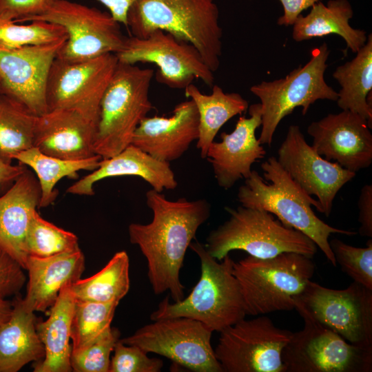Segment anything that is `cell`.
Here are the masks:
<instances>
[{
  "instance_id": "6da1fadb",
  "label": "cell",
  "mask_w": 372,
  "mask_h": 372,
  "mask_svg": "<svg viewBox=\"0 0 372 372\" xmlns=\"http://www.w3.org/2000/svg\"><path fill=\"white\" fill-rule=\"evenodd\" d=\"M146 204L153 214L147 224L131 223L130 241L138 246L147 263V276L156 295L168 291L174 302L184 298L180 279L185 256L198 228L210 216L205 199L169 200L161 192H146Z\"/></svg>"
},
{
  "instance_id": "7a4b0ae2",
  "label": "cell",
  "mask_w": 372,
  "mask_h": 372,
  "mask_svg": "<svg viewBox=\"0 0 372 372\" xmlns=\"http://www.w3.org/2000/svg\"><path fill=\"white\" fill-rule=\"evenodd\" d=\"M262 177L252 170L239 187L237 198L241 205L267 211L285 226L300 231L322 251L331 264L337 265L329 246L331 234L354 236L355 231L340 229L325 223L313 211H320V205L301 189L274 156L261 164Z\"/></svg>"
},
{
  "instance_id": "3957f363",
  "label": "cell",
  "mask_w": 372,
  "mask_h": 372,
  "mask_svg": "<svg viewBox=\"0 0 372 372\" xmlns=\"http://www.w3.org/2000/svg\"><path fill=\"white\" fill-rule=\"evenodd\" d=\"M218 17L214 0H138L128 10L127 28L134 37L161 30L192 45L214 72L222 54Z\"/></svg>"
},
{
  "instance_id": "277c9868",
  "label": "cell",
  "mask_w": 372,
  "mask_h": 372,
  "mask_svg": "<svg viewBox=\"0 0 372 372\" xmlns=\"http://www.w3.org/2000/svg\"><path fill=\"white\" fill-rule=\"evenodd\" d=\"M189 247L198 256L201 273L191 293L178 302L166 297L152 313V320L184 317L203 324L211 331L220 332L245 318L239 284L233 273L234 260L227 255L221 261L212 257L205 245L194 242Z\"/></svg>"
},
{
  "instance_id": "5b68a950",
  "label": "cell",
  "mask_w": 372,
  "mask_h": 372,
  "mask_svg": "<svg viewBox=\"0 0 372 372\" xmlns=\"http://www.w3.org/2000/svg\"><path fill=\"white\" fill-rule=\"evenodd\" d=\"M312 258L284 252L268 258L251 256L234 262L233 273L240 286L246 315L258 316L295 309L315 272Z\"/></svg>"
},
{
  "instance_id": "8992f818",
  "label": "cell",
  "mask_w": 372,
  "mask_h": 372,
  "mask_svg": "<svg viewBox=\"0 0 372 372\" xmlns=\"http://www.w3.org/2000/svg\"><path fill=\"white\" fill-rule=\"evenodd\" d=\"M229 218L212 230L205 249L218 261L231 251L242 250L249 256L268 258L284 252H296L313 258L316 245L298 230L285 226L267 211L239 206L225 207Z\"/></svg>"
},
{
  "instance_id": "52a82bcc",
  "label": "cell",
  "mask_w": 372,
  "mask_h": 372,
  "mask_svg": "<svg viewBox=\"0 0 372 372\" xmlns=\"http://www.w3.org/2000/svg\"><path fill=\"white\" fill-rule=\"evenodd\" d=\"M154 74L152 69L118 62L100 104L94 150L102 159L132 144L139 123L153 109L149 88Z\"/></svg>"
},
{
  "instance_id": "ba28073f",
  "label": "cell",
  "mask_w": 372,
  "mask_h": 372,
  "mask_svg": "<svg viewBox=\"0 0 372 372\" xmlns=\"http://www.w3.org/2000/svg\"><path fill=\"white\" fill-rule=\"evenodd\" d=\"M329 53L324 43L312 50L311 59L304 65L294 69L285 78L263 81L250 87L260 101L262 130L258 140L261 145H271L278 124L295 108L301 107L305 115L318 100L337 101L338 92L324 79Z\"/></svg>"
},
{
  "instance_id": "9c48e42d",
  "label": "cell",
  "mask_w": 372,
  "mask_h": 372,
  "mask_svg": "<svg viewBox=\"0 0 372 372\" xmlns=\"http://www.w3.org/2000/svg\"><path fill=\"white\" fill-rule=\"evenodd\" d=\"M304 327L293 333L282 359L285 372H369L372 351L353 345L316 320L296 300Z\"/></svg>"
},
{
  "instance_id": "30bf717a",
  "label": "cell",
  "mask_w": 372,
  "mask_h": 372,
  "mask_svg": "<svg viewBox=\"0 0 372 372\" xmlns=\"http://www.w3.org/2000/svg\"><path fill=\"white\" fill-rule=\"evenodd\" d=\"M45 21L62 26L67 39L57 58L81 61L106 54H116L127 39L110 12L68 0H54L41 14L28 20Z\"/></svg>"
},
{
  "instance_id": "8fae6325",
  "label": "cell",
  "mask_w": 372,
  "mask_h": 372,
  "mask_svg": "<svg viewBox=\"0 0 372 372\" xmlns=\"http://www.w3.org/2000/svg\"><path fill=\"white\" fill-rule=\"evenodd\" d=\"M292 333L265 316L243 318L220 332L215 356L223 372H285L282 354Z\"/></svg>"
},
{
  "instance_id": "7c38bea8",
  "label": "cell",
  "mask_w": 372,
  "mask_h": 372,
  "mask_svg": "<svg viewBox=\"0 0 372 372\" xmlns=\"http://www.w3.org/2000/svg\"><path fill=\"white\" fill-rule=\"evenodd\" d=\"M212 333L199 321L177 317L154 320L120 340L192 371L223 372L211 344Z\"/></svg>"
},
{
  "instance_id": "4fadbf2b",
  "label": "cell",
  "mask_w": 372,
  "mask_h": 372,
  "mask_svg": "<svg viewBox=\"0 0 372 372\" xmlns=\"http://www.w3.org/2000/svg\"><path fill=\"white\" fill-rule=\"evenodd\" d=\"M296 300L346 341L372 351V290L355 282L333 289L310 280Z\"/></svg>"
},
{
  "instance_id": "5bb4252c",
  "label": "cell",
  "mask_w": 372,
  "mask_h": 372,
  "mask_svg": "<svg viewBox=\"0 0 372 372\" xmlns=\"http://www.w3.org/2000/svg\"><path fill=\"white\" fill-rule=\"evenodd\" d=\"M118 62L115 54L74 62L56 57L46 84L48 111L76 110L98 123L101 101Z\"/></svg>"
},
{
  "instance_id": "9a60e30c",
  "label": "cell",
  "mask_w": 372,
  "mask_h": 372,
  "mask_svg": "<svg viewBox=\"0 0 372 372\" xmlns=\"http://www.w3.org/2000/svg\"><path fill=\"white\" fill-rule=\"evenodd\" d=\"M116 56L122 63L156 65L157 81L171 88L185 89L195 79L210 87L214 85V72L198 51L192 45L161 30H155L145 38L127 37Z\"/></svg>"
},
{
  "instance_id": "2e32d148",
  "label": "cell",
  "mask_w": 372,
  "mask_h": 372,
  "mask_svg": "<svg viewBox=\"0 0 372 372\" xmlns=\"http://www.w3.org/2000/svg\"><path fill=\"white\" fill-rule=\"evenodd\" d=\"M278 155L280 165L307 194L317 197L320 212L327 217L338 192L356 174L323 158L307 143L297 125L289 126Z\"/></svg>"
},
{
  "instance_id": "e0dca14e",
  "label": "cell",
  "mask_w": 372,
  "mask_h": 372,
  "mask_svg": "<svg viewBox=\"0 0 372 372\" xmlns=\"http://www.w3.org/2000/svg\"><path fill=\"white\" fill-rule=\"evenodd\" d=\"M65 41L0 50V94L16 99L37 116L48 112V75Z\"/></svg>"
},
{
  "instance_id": "ac0fdd59",
  "label": "cell",
  "mask_w": 372,
  "mask_h": 372,
  "mask_svg": "<svg viewBox=\"0 0 372 372\" xmlns=\"http://www.w3.org/2000/svg\"><path fill=\"white\" fill-rule=\"evenodd\" d=\"M367 121L350 110L329 114L312 122L307 133L312 147L328 161L356 173L372 163V134Z\"/></svg>"
},
{
  "instance_id": "d6986e66",
  "label": "cell",
  "mask_w": 372,
  "mask_h": 372,
  "mask_svg": "<svg viewBox=\"0 0 372 372\" xmlns=\"http://www.w3.org/2000/svg\"><path fill=\"white\" fill-rule=\"evenodd\" d=\"M249 118L240 116L229 134L222 132L221 141L210 144L206 158L211 163L219 187L228 189L240 178H248L251 165L266 154L256 136V130L262 124L260 103L248 107Z\"/></svg>"
},
{
  "instance_id": "ffe728a7",
  "label": "cell",
  "mask_w": 372,
  "mask_h": 372,
  "mask_svg": "<svg viewBox=\"0 0 372 372\" xmlns=\"http://www.w3.org/2000/svg\"><path fill=\"white\" fill-rule=\"evenodd\" d=\"M97 121L72 109L48 110L37 116L34 147L52 156L82 160L96 155Z\"/></svg>"
},
{
  "instance_id": "44dd1931",
  "label": "cell",
  "mask_w": 372,
  "mask_h": 372,
  "mask_svg": "<svg viewBox=\"0 0 372 372\" xmlns=\"http://www.w3.org/2000/svg\"><path fill=\"white\" fill-rule=\"evenodd\" d=\"M198 112L194 102L177 104L169 117L146 116L139 123L132 144L155 158L169 163L181 157L198 138Z\"/></svg>"
},
{
  "instance_id": "7402d4cb",
  "label": "cell",
  "mask_w": 372,
  "mask_h": 372,
  "mask_svg": "<svg viewBox=\"0 0 372 372\" xmlns=\"http://www.w3.org/2000/svg\"><path fill=\"white\" fill-rule=\"evenodd\" d=\"M40 198L37 178L27 168L0 196V249L24 269L28 257L26 236Z\"/></svg>"
},
{
  "instance_id": "603a6c76",
  "label": "cell",
  "mask_w": 372,
  "mask_h": 372,
  "mask_svg": "<svg viewBox=\"0 0 372 372\" xmlns=\"http://www.w3.org/2000/svg\"><path fill=\"white\" fill-rule=\"evenodd\" d=\"M124 176H138L158 192L174 189L178 185L169 163L158 160L131 144L112 157L101 158L99 166L70 186L67 193L92 196L94 194L93 187L96 182L107 178Z\"/></svg>"
},
{
  "instance_id": "cb8c5ba5",
  "label": "cell",
  "mask_w": 372,
  "mask_h": 372,
  "mask_svg": "<svg viewBox=\"0 0 372 372\" xmlns=\"http://www.w3.org/2000/svg\"><path fill=\"white\" fill-rule=\"evenodd\" d=\"M85 269L81 249L47 258L29 256L27 292L22 302L32 312L45 311L56 302L61 289L80 279Z\"/></svg>"
},
{
  "instance_id": "d4e9b609",
  "label": "cell",
  "mask_w": 372,
  "mask_h": 372,
  "mask_svg": "<svg viewBox=\"0 0 372 372\" xmlns=\"http://www.w3.org/2000/svg\"><path fill=\"white\" fill-rule=\"evenodd\" d=\"M60 291L50 307L48 318L36 324V329L45 349L44 358L34 365V372H71V324L75 297L71 285Z\"/></svg>"
},
{
  "instance_id": "484cf974",
  "label": "cell",
  "mask_w": 372,
  "mask_h": 372,
  "mask_svg": "<svg viewBox=\"0 0 372 372\" xmlns=\"http://www.w3.org/2000/svg\"><path fill=\"white\" fill-rule=\"evenodd\" d=\"M36 324L34 312L27 310L22 298L17 297L10 316L0 325V372H17L44 358Z\"/></svg>"
},
{
  "instance_id": "4316f807",
  "label": "cell",
  "mask_w": 372,
  "mask_h": 372,
  "mask_svg": "<svg viewBox=\"0 0 372 372\" xmlns=\"http://www.w3.org/2000/svg\"><path fill=\"white\" fill-rule=\"evenodd\" d=\"M353 16L348 0H329L327 6L320 1L311 6L307 15L298 16L293 25L292 38L300 42L335 34L346 42L345 51L349 49L356 53L366 43L367 35L365 30L351 26Z\"/></svg>"
},
{
  "instance_id": "83f0119b",
  "label": "cell",
  "mask_w": 372,
  "mask_h": 372,
  "mask_svg": "<svg viewBox=\"0 0 372 372\" xmlns=\"http://www.w3.org/2000/svg\"><path fill=\"white\" fill-rule=\"evenodd\" d=\"M185 94L194 102L198 112L196 147L205 159L209 146L222 126L232 117L245 112L249 103L240 94L225 93L218 85L212 86L210 94H205L192 83L185 88Z\"/></svg>"
},
{
  "instance_id": "f1b7e54d",
  "label": "cell",
  "mask_w": 372,
  "mask_h": 372,
  "mask_svg": "<svg viewBox=\"0 0 372 372\" xmlns=\"http://www.w3.org/2000/svg\"><path fill=\"white\" fill-rule=\"evenodd\" d=\"M341 88L337 104L342 110H350L365 118L372 127V105L367 97L372 90V35L351 61L338 66L333 73Z\"/></svg>"
},
{
  "instance_id": "f546056e",
  "label": "cell",
  "mask_w": 372,
  "mask_h": 372,
  "mask_svg": "<svg viewBox=\"0 0 372 372\" xmlns=\"http://www.w3.org/2000/svg\"><path fill=\"white\" fill-rule=\"evenodd\" d=\"M14 159L30 167L36 174L41 189L39 207H48L56 199V183L64 177H74L81 170H94L101 158L96 154L82 160L60 158L41 152L32 147L17 154Z\"/></svg>"
},
{
  "instance_id": "4dcf8cb0",
  "label": "cell",
  "mask_w": 372,
  "mask_h": 372,
  "mask_svg": "<svg viewBox=\"0 0 372 372\" xmlns=\"http://www.w3.org/2000/svg\"><path fill=\"white\" fill-rule=\"evenodd\" d=\"M130 260L125 251L116 252L98 273L71 285L75 299L108 303L118 302L130 289Z\"/></svg>"
},
{
  "instance_id": "1f68e13d",
  "label": "cell",
  "mask_w": 372,
  "mask_h": 372,
  "mask_svg": "<svg viewBox=\"0 0 372 372\" xmlns=\"http://www.w3.org/2000/svg\"><path fill=\"white\" fill-rule=\"evenodd\" d=\"M37 116L19 101L0 94V158L12 163L17 154L34 147Z\"/></svg>"
},
{
  "instance_id": "d6a6232c",
  "label": "cell",
  "mask_w": 372,
  "mask_h": 372,
  "mask_svg": "<svg viewBox=\"0 0 372 372\" xmlns=\"http://www.w3.org/2000/svg\"><path fill=\"white\" fill-rule=\"evenodd\" d=\"M118 304L75 299L71 324L72 351L84 348L110 329Z\"/></svg>"
},
{
  "instance_id": "836d02e7",
  "label": "cell",
  "mask_w": 372,
  "mask_h": 372,
  "mask_svg": "<svg viewBox=\"0 0 372 372\" xmlns=\"http://www.w3.org/2000/svg\"><path fill=\"white\" fill-rule=\"evenodd\" d=\"M78 242L74 234L43 219L37 211L28 231L25 248L28 256L47 258L80 248Z\"/></svg>"
},
{
  "instance_id": "e575fe53",
  "label": "cell",
  "mask_w": 372,
  "mask_h": 372,
  "mask_svg": "<svg viewBox=\"0 0 372 372\" xmlns=\"http://www.w3.org/2000/svg\"><path fill=\"white\" fill-rule=\"evenodd\" d=\"M67 37L65 29L54 23L36 20L20 24L0 18V50L49 43Z\"/></svg>"
},
{
  "instance_id": "d590c367",
  "label": "cell",
  "mask_w": 372,
  "mask_h": 372,
  "mask_svg": "<svg viewBox=\"0 0 372 372\" xmlns=\"http://www.w3.org/2000/svg\"><path fill=\"white\" fill-rule=\"evenodd\" d=\"M336 264L353 280L372 290V240L366 247H356L338 238L329 240Z\"/></svg>"
},
{
  "instance_id": "8d00e7d4",
  "label": "cell",
  "mask_w": 372,
  "mask_h": 372,
  "mask_svg": "<svg viewBox=\"0 0 372 372\" xmlns=\"http://www.w3.org/2000/svg\"><path fill=\"white\" fill-rule=\"evenodd\" d=\"M119 331L110 328L96 340L72 351L70 364L74 372H109L110 354L119 340Z\"/></svg>"
},
{
  "instance_id": "74e56055",
  "label": "cell",
  "mask_w": 372,
  "mask_h": 372,
  "mask_svg": "<svg viewBox=\"0 0 372 372\" xmlns=\"http://www.w3.org/2000/svg\"><path fill=\"white\" fill-rule=\"evenodd\" d=\"M109 372H159L163 362L134 345L124 344L118 340L114 348Z\"/></svg>"
},
{
  "instance_id": "f35d334b",
  "label": "cell",
  "mask_w": 372,
  "mask_h": 372,
  "mask_svg": "<svg viewBox=\"0 0 372 372\" xmlns=\"http://www.w3.org/2000/svg\"><path fill=\"white\" fill-rule=\"evenodd\" d=\"M23 268L0 249V301L17 294L26 280Z\"/></svg>"
},
{
  "instance_id": "ab89813d",
  "label": "cell",
  "mask_w": 372,
  "mask_h": 372,
  "mask_svg": "<svg viewBox=\"0 0 372 372\" xmlns=\"http://www.w3.org/2000/svg\"><path fill=\"white\" fill-rule=\"evenodd\" d=\"M54 0H0V18L25 22L43 14Z\"/></svg>"
},
{
  "instance_id": "60d3db41",
  "label": "cell",
  "mask_w": 372,
  "mask_h": 372,
  "mask_svg": "<svg viewBox=\"0 0 372 372\" xmlns=\"http://www.w3.org/2000/svg\"><path fill=\"white\" fill-rule=\"evenodd\" d=\"M358 222L360 226L358 233L360 236L372 237V185L362 186L358 200Z\"/></svg>"
},
{
  "instance_id": "b9f144b4",
  "label": "cell",
  "mask_w": 372,
  "mask_h": 372,
  "mask_svg": "<svg viewBox=\"0 0 372 372\" xmlns=\"http://www.w3.org/2000/svg\"><path fill=\"white\" fill-rule=\"evenodd\" d=\"M284 14L278 19L279 25H293L302 12L311 7L320 0H279Z\"/></svg>"
},
{
  "instance_id": "7bdbcfd3",
  "label": "cell",
  "mask_w": 372,
  "mask_h": 372,
  "mask_svg": "<svg viewBox=\"0 0 372 372\" xmlns=\"http://www.w3.org/2000/svg\"><path fill=\"white\" fill-rule=\"evenodd\" d=\"M25 169L26 166L22 163L14 165L0 158V196L12 185Z\"/></svg>"
},
{
  "instance_id": "ee69618b",
  "label": "cell",
  "mask_w": 372,
  "mask_h": 372,
  "mask_svg": "<svg viewBox=\"0 0 372 372\" xmlns=\"http://www.w3.org/2000/svg\"><path fill=\"white\" fill-rule=\"evenodd\" d=\"M110 11L121 24L127 27V16L130 8L138 0H98Z\"/></svg>"
},
{
  "instance_id": "f6af8a7d",
  "label": "cell",
  "mask_w": 372,
  "mask_h": 372,
  "mask_svg": "<svg viewBox=\"0 0 372 372\" xmlns=\"http://www.w3.org/2000/svg\"><path fill=\"white\" fill-rule=\"evenodd\" d=\"M12 310V302L3 300L0 301V325L10 316Z\"/></svg>"
},
{
  "instance_id": "bcb514c9",
  "label": "cell",
  "mask_w": 372,
  "mask_h": 372,
  "mask_svg": "<svg viewBox=\"0 0 372 372\" xmlns=\"http://www.w3.org/2000/svg\"><path fill=\"white\" fill-rule=\"evenodd\" d=\"M0 82H1V80H0Z\"/></svg>"
}]
</instances>
